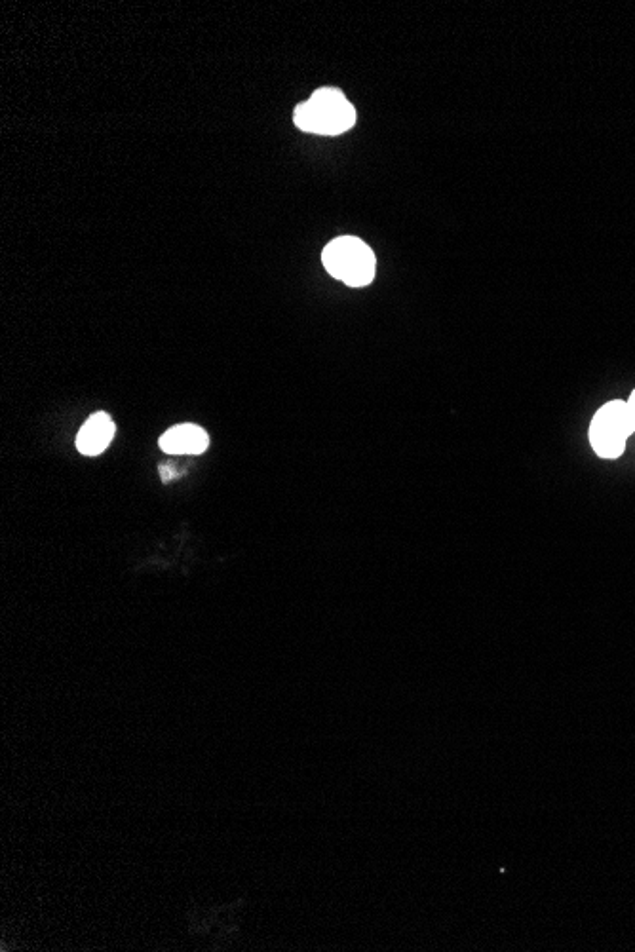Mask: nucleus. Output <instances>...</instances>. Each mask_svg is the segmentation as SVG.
Here are the masks:
<instances>
[{"label":"nucleus","instance_id":"0eeeda50","mask_svg":"<svg viewBox=\"0 0 635 952\" xmlns=\"http://www.w3.org/2000/svg\"><path fill=\"white\" fill-rule=\"evenodd\" d=\"M626 403H628V409H630V415H632V419H634L635 424V390L632 392L630 400L626 401Z\"/></svg>","mask_w":635,"mask_h":952},{"label":"nucleus","instance_id":"39448f33","mask_svg":"<svg viewBox=\"0 0 635 952\" xmlns=\"http://www.w3.org/2000/svg\"><path fill=\"white\" fill-rule=\"evenodd\" d=\"M116 426L109 415L96 413L84 422L77 436V449L86 457L101 455L115 438Z\"/></svg>","mask_w":635,"mask_h":952},{"label":"nucleus","instance_id":"20e7f679","mask_svg":"<svg viewBox=\"0 0 635 952\" xmlns=\"http://www.w3.org/2000/svg\"><path fill=\"white\" fill-rule=\"evenodd\" d=\"M158 443L168 455H200L208 449L210 438L206 430L196 424H179L164 432Z\"/></svg>","mask_w":635,"mask_h":952},{"label":"nucleus","instance_id":"f03ea898","mask_svg":"<svg viewBox=\"0 0 635 952\" xmlns=\"http://www.w3.org/2000/svg\"><path fill=\"white\" fill-rule=\"evenodd\" d=\"M322 263L335 280L350 287L371 284L377 270L375 253L356 236L331 240L322 253Z\"/></svg>","mask_w":635,"mask_h":952},{"label":"nucleus","instance_id":"f257e3e1","mask_svg":"<svg viewBox=\"0 0 635 952\" xmlns=\"http://www.w3.org/2000/svg\"><path fill=\"white\" fill-rule=\"evenodd\" d=\"M293 122L308 134L341 135L356 124V109L341 90L320 88L297 105Z\"/></svg>","mask_w":635,"mask_h":952},{"label":"nucleus","instance_id":"7ed1b4c3","mask_svg":"<svg viewBox=\"0 0 635 952\" xmlns=\"http://www.w3.org/2000/svg\"><path fill=\"white\" fill-rule=\"evenodd\" d=\"M635 432L634 419L626 401H609L590 424V443L597 457L618 458L626 451V441Z\"/></svg>","mask_w":635,"mask_h":952},{"label":"nucleus","instance_id":"423d86ee","mask_svg":"<svg viewBox=\"0 0 635 952\" xmlns=\"http://www.w3.org/2000/svg\"><path fill=\"white\" fill-rule=\"evenodd\" d=\"M160 474H162V481H170L174 477V472L170 466H160Z\"/></svg>","mask_w":635,"mask_h":952}]
</instances>
